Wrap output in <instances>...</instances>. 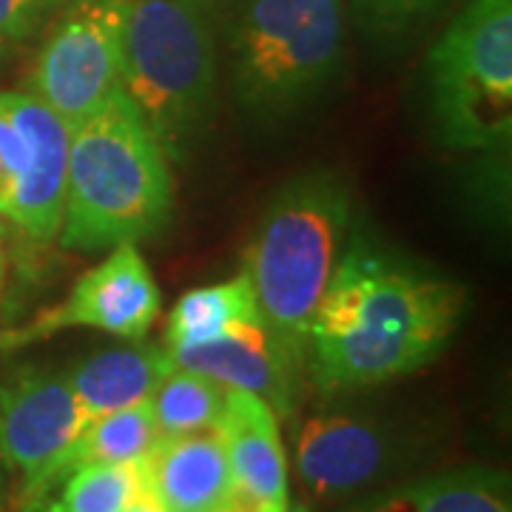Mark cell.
<instances>
[{
  "mask_svg": "<svg viewBox=\"0 0 512 512\" xmlns=\"http://www.w3.org/2000/svg\"><path fill=\"white\" fill-rule=\"evenodd\" d=\"M220 512H251V510H248V507H245L242 501H237V498H231V504H228V507H225V510H220Z\"/></svg>",
  "mask_w": 512,
  "mask_h": 512,
  "instance_id": "cell-25",
  "label": "cell"
},
{
  "mask_svg": "<svg viewBox=\"0 0 512 512\" xmlns=\"http://www.w3.org/2000/svg\"><path fill=\"white\" fill-rule=\"evenodd\" d=\"M447 0H353L359 29L373 37H402L436 15Z\"/></svg>",
  "mask_w": 512,
  "mask_h": 512,
  "instance_id": "cell-21",
  "label": "cell"
},
{
  "mask_svg": "<svg viewBox=\"0 0 512 512\" xmlns=\"http://www.w3.org/2000/svg\"><path fill=\"white\" fill-rule=\"evenodd\" d=\"M174 370L168 348L128 345L94 353L66 373L72 393L86 419L148 402L165 376Z\"/></svg>",
  "mask_w": 512,
  "mask_h": 512,
  "instance_id": "cell-15",
  "label": "cell"
},
{
  "mask_svg": "<svg viewBox=\"0 0 512 512\" xmlns=\"http://www.w3.org/2000/svg\"><path fill=\"white\" fill-rule=\"evenodd\" d=\"M26 154H29L26 140L15 126L12 114L3 103V94H0V211H3L12 188L18 183L20 171L26 165Z\"/></svg>",
  "mask_w": 512,
  "mask_h": 512,
  "instance_id": "cell-23",
  "label": "cell"
},
{
  "mask_svg": "<svg viewBox=\"0 0 512 512\" xmlns=\"http://www.w3.org/2000/svg\"><path fill=\"white\" fill-rule=\"evenodd\" d=\"M350 214L342 174H302L276 194L245 251L262 319L302 362L313 313L348 251Z\"/></svg>",
  "mask_w": 512,
  "mask_h": 512,
  "instance_id": "cell-4",
  "label": "cell"
},
{
  "mask_svg": "<svg viewBox=\"0 0 512 512\" xmlns=\"http://www.w3.org/2000/svg\"><path fill=\"white\" fill-rule=\"evenodd\" d=\"M15 126L26 140V165L0 211V220L12 222L35 242H49L60 231L66 165H69V126L46 109L35 94L0 92Z\"/></svg>",
  "mask_w": 512,
  "mask_h": 512,
  "instance_id": "cell-11",
  "label": "cell"
},
{
  "mask_svg": "<svg viewBox=\"0 0 512 512\" xmlns=\"http://www.w3.org/2000/svg\"><path fill=\"white\" fill-rule=\"evenodd\" d=\"M430 103L447 146L490 151L512 134V0H470L427 57Z\"/></svg>",
  "mask_w": 512,
  "mask_h": 512,
  "instance_id": "cell-6",
  "label": "cell"
},
{
  "mask_svg": "<svg viewBox=\"0 0 512 512\" xmlns=\"http://www.w3.org/2000/svg\"><path fill=\"white\" fill-rule=\"evenodd\" d=\"M66 0H0V57L32 37Z\"/></svg>",
  "mask_w": 512,
  "mask_h": 512,
  "instance_id": "cell-22",
  "label": "cell"
},
{
  "mask_svg": "<svg viewBox=\"0 0 512 512\" xmlns=\"http://www.w3.org/2000/svg\"><path fill=\"white\" fill-rule=\"evenodd\" d=\"M86 421L63 373L29 367L0 382V461L20 476V495L55 476Z\"/></svg>",
  "mask_w": 512,
  "mask_h": 512,
  "instance_id": "cell-10",
  "label": "cell"
},
{
  "mask_svg": "<svg viewBox=\"0 0 512 512\" xmlns=\"http://www.w3.org/2000/svg\"><path fill=\"white\" fill-rule=\"evenodd\" d=\"M356 512H512L510 476L493 467H461L373 493Z\"/></svg>",
  "mask_w": 512,
  "mask_h": 512,
  "instance_id": "cell-16",
  "label": "cell"
},
{
  "mask_svg": "<svg viewBox=\"0 0 512 512\" xmlns=\"http://www.w3.org/2000/svg\"><path fill=\"white\" fill-rule=\"evenodd\" d=\"M222 0H131L123 94L163 154L183 163L208 131L220 83Z\"/></svg>",
  "mask_w": 512,
  "mask_h": 512,
  "instance_id": "cell-3",
  "label": "cell"
},
{
  "mask_svg": "<svg viewBox=\"0 0 512 512\" xmlns=\"http://www.w3.org/2000/svg\"><path fill=\"white\" fill-rule=\"evenodd\" d=\"M256 319H262V313L256 305L251 279L242 271L228 282L202 285L183 293L168 316L165 348L208 342Z\"/></svg>",
  "mask_w": 512,
  "mask_h": 512,
  "instance_id": "cell-18",
  "label": "cell"
},
{
  "mask_svg": "<svg viewBox=\"0 0 512 512\" xmlns=\"http://www.w3.org/2000/svg\"><path fill=\"white\" fill-rule=\"evenodd\" d=\"M157 441H160V430L148 402L100 413L83 424L66 456L60 458L55 476L80 464H140L146 461Z\"/></svg>",
  "mask_w": 512,
  "mask_h": 512,
  "instance_id": "cell-19",
  "label": "cell"
},
{
  "mask_svg": "<svg viewBox=\"0 0 512 512\" xmlns=\"http://www.w3.org/2000/svg\"><path fill=\"white\" fill-rule=\"evenodd\" d=\"M148 493L140 464H80L23 495L20 512H120Z\"/></svg>",
  "mask_w": 512,
  "mask_h": 512,
  "instance_id": "cell-17",
  "label": "cell"
},
{
  "mask_svg": "<svg viewBox=\"0 0 512 512\" xmlns=\"http://www.w3.org/2000/svg\"><path fill=\"white\" fill-rule=\"evenodd\" d=\"M296 473L322 501L373 490L407 464V441L387 424L353 410L313 413L293 430Z\"/></svg>",
  "mask_w": 512,
  "mask_h": 512,
  "instance_id": "cell-8",
  "label": "cell"
},
{
  "mask_svg": "<svg viewBox=\"0 0 512 512\" xmlns=\"http://www.w3.org/2000/svg\"><path fill=\"white\" fill-rule=\"evenodd\" d=\"M231 52L242 109L262 120L291 117L339 77L342 0H242Z\"/></svg>",
  "mask_w": 512,
  "mask_h": 512,
  "instance_id": "cell-5",
  "label": "cell"
},
{
  "mask_svg": "<svg viewBox=\"0 0 512 512\" xmlns=\"http://www.w3.org/2000/svg\"><path fill=\"white\" fill-rule=\"evenodd\" d=\"M288 512H311L305 504H293V507H288Z\"/></svg>",
  "mask_w": 512,
  "mask_h": 512,
  "instance_id": "cell-26",
  "label": "cell"
},
{
  "mask_svg": "<svg viewBox=\"0 0 512 512\" xmlns=\"http://www.w3.org/2000/svg\"><path fill=\"white\" fill-rule=\"evenodd\" d=\"M0 288H3V254H0Z\"/></svg>",
  "mask_w": 512,
  "mask_h": 512,
  "instance_id": "cell-27",
  "label": "cell"
},
{
  "mask_svg": "<svg viewBox=\"0 0 512 512\" xmlns=\"http://www.w3.org/2000/svg\"><path fill=\"white\" fill-rule=\"evenodd\" d=\"M464 288L353 239L308 328L305 365L322 390H356L416 373L447 348Z\"/></svg>",
  "mask_w": 512,
  "mask_h": 512,
  "instance_id": "cell-1",
  "label": "cell"
},
{
  "mask_svg": "<svg viewBox=\"0 0 512 512\" xmlns=\"http://www.w3.org/2000/svg\"><path fill=\"white\" fill-rule=\"evenodd\" d=\"M120 512H165V510L157 504V501H154V498H151V495L143 493L140 498H134L126 510H120Z\"/></svg>",
  "mask_w": 512,
  "mask_h": 512,
  "instance_id": "cell-24",
  "label": "cell"
},
{
  "mask_svg": "<svg viewBox=\"0 0 512 512\" xmlns=\"http://www.w3.org/2000/svg\"><path fill=\"white\" fill-rule=\"evenodd\" d=\"M0 512H3V493H0Z\"/></svg>",
  "mask_w": 512,
  "mask_h": 512,
  "instance_id": "cell-28",
  "label": "cell"
},
{
  "mask_svg": "<svg viewBox=\"0 0 512 512\" xmlns=\"http://www.w3.org/2000/svg\"><path fill=\"white\" fill-rule=\"evenodd\" d=\"M160 308L163 296L137 242H123L109 248L103 262L80 276L63 302L15 330L9 336V348H23L72 328L103 330L128 342H140L157 322Z\"/></svg>",
  "mask_w": 512,
  "mask_h": 512,
  "instance_id": "cell-9",
  "label": "cell"
},
{
  "mask_svg": "<svg viewBox=\"0 0 512 512\" xmlns=\"http://www.w3.org/2000/svg\"><path fill=\"white\" fill-rule=\"evenodd\" d=\"M131 0H66L37 52L29 86L72 128L123 92V35Z\"/></svg>",
  "mask_w": 512,
  "mask_h": 512,
  "instance_id": "cell-7",
  "label": "cell"
},
{
  "mask_svg": "<svg viewBox=\"0 0 512 512\" xmlns=\"http://www.w3.org/2000/svg\"><path fill=\"white\" fill-rule=\"evenodd\" d=\"M225 396H228V387H222L220 382L174 365V370L148 399L160 439L214 430Z\"/></svg>",
  "mask_w": 512,
  "mask_h": 512,
  "instance_id": "cell-20",
  "label": "cell"
},
{
  "mask_svg": "<svg viewBox=\"0 0 512 512\" xmlns=\"http://www.w3.org/2000/svg\"><path fill=\"white\" fill-rule=\"evenodd\" d=\"M174 211L168 157L126 94L69 128L60 245L109 251L160 234Z\"/></svg>",
  "mask_w": 512,
  "mask_h": 512,
  "instance_id": "cell-2",
  "label": "cell"
},
{
  "mask_svg": "<svg viewBox=\"0 0 512 512\" xmlns=\"http://www.w3.org/2000/svg\"><path fill=\"white\" fill-rule=\"evenodd\" d=\"M214 430L228 453L234 498L251 512H288V456L274 407L254 393L228 390Z\"/></svg>",
  "mask_w": 512,
  "mask_h": 512,
  "instance_id": "cell-13",
  "label": "cell"
},
{
  "mask_svg": "<svg viewBox=\"0 0 512 512\" xmlns=\"http://www.w3.org/2000/svg\"><path fill=\"white\" fill-rule=\"evenodd\" d=\"M143 470L148 495L165 512H220L237 493L217 430L160 439Z\"/></svg>",
  "mask_w": 512,
  "mask_h": 512,
  "instance_id": "cell-14",
  "label": "cell"
},
{
  "mask_svg": "<svg viewBox=\"0 0 512 512\" xmlns=\"http://www.w3.org/2000/svg\"><path fill=\"white\" fill-rule=\"evenodd\" d=\"M174 365L202 373L228 390H245L274 407V413H291L296 396V370L305 365L265 319L248 322L225 336L168 348Z\"/></svg>",
  "mask_w": 512,
  "mask_h": 512,
  "instance_id": "cell-12",
  "label": "cell"
}]
</instances>
